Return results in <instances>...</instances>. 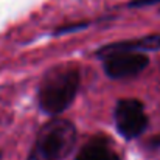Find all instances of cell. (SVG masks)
I'll use <instances>...</instances> for the list:
<instances>
[{
  "instance_id": "1",
  "label": "cell",
  "mask_w": 160,
  "mask_h": 160,
  "mask_svg": "<svg viewBox=\"0 0 160 160\" xmlns=\"http://www.w3.org/2000/svg\"><path fill=\"white\" fill-rule=\"evenodd\" d=\"M79 82L81 78L78 68L50 70L38 92L39 107L48 115L64 112L73 103L79 89Z\"/></svg>"
},
{
  "instance_id": "2",
  "label": "cell",
  "mask_w": 160,
  "mask_h": 160,
  "mask_svg": "<svg viewBox=\"0 0 160 160\" xmlns=\"http://www.w3.org/2000/svg\"><path fill=\"white\" fill-rule=\"evenodd\" d=\"M75 143V124L68 120L56 118L41 128L27 160H64L73 151Z\"/></svg>"
},
{
  "instance_id": "3",
  "label": "cell",
  "mask_w": 160,
  "mask_h": 160,
  "mask_svg": "<svg viewBox=\"0 0 160 160\" xmlns=\"http://www.w3.org/2000/svg\"><path fill=\"white\" fill-rule=\"evenodd\" d=\"M113 118L117 131L124 138H135L142 135L148 128V117L145 113L143 104L134 98L120 100L115 106Z\"/></svg>"
},
{
  "instance_id": "4",
  "label": "cell",
  "mask_w": 160,
  "mask_h": 160,
  "mask_svg": "<svg viewBox=\"0 0 160 160\" xmlns=\"http://www.w3.org/2000/svg\"><path fill=\"white\" fill-rule=\"evenodd\" d=\"M149 64V59L142 52H112L103 56V67L109 78L124 79L142 73Z\"/></svg>"
},
{
  "instance_id": "5",
  "label": "cell",
  "mask_w": 160,
  "mask_h": 160,
  "mask_svg": "<svg viewBox=\"0 0 160 160\" xmlns=\"http://www.w3.org/2000/svg\"><path fill=\"white\" fill-rule=\"evenodd\" d=\"M120 50H124V52H154V50H160V33L143 36V38H138V39L107 44L104 47H101L97 52V54L100 58H103L104 54L112 53V52H120Z\"/></svg>"
},
{
  "instance_id": "6",
  "label": "cell",
  "mask_w": 160,
  "mask_h": 160,
  "mask_svg": "<svg viewBox=\"0 0 160 160\" xmlns=\"http://www.w3.org/2000/svg\"><path fill=\"white\" fill-rule=\"evenodd\" d=\"M76 160H120V157L112 149L107 138L95 137L81 148Z\"/></svg>"
},
{
  "instance_id": "7",
  "label": "cell",
  "mask_w": 160,
  "mask_h": 160,
  "mask_svg": "<svg viewBox=\"0 0 160 160\" xmlns=\"http://www.w3.org/2000/svg\"><path fill=\"white\" fill-rule=\"evenodd\" d=\"M160 3V0H132L129 2V8H143V6H149V5H156Z\"/></svg>"
},
{
  "instance_id": "8",
  "label": "cell",
  "mask_w": 160,
  "mask_h": 160,
  "mask_svg": "<svg viewBox=\"0 0 160 160\" xmlns=\"http://www.w3.org/2000/svg\"><path fill=\"white\" fill-rule=\"evenodd\" d=\"M84 27H87V23H75V25H70V27H62V28L56 30V34H61V33H68V31L79 30V28H84Z\"/></svg>"
},
{
  "instance_id": "9",
  "label": "cell",
  "mask_w": 160,
  "mask_h": 160,
  "mask_svg": "<svg viewBox=\"0 0 160 160\" xmlns=\"http://www.w3.org/2000/svg\"><path fill=\"white\" fill-rule=\"evenodd\" d=\"M152 146L160 148V137H157V138H154V140H152Z\"/></svg>"
}]
</instances>
